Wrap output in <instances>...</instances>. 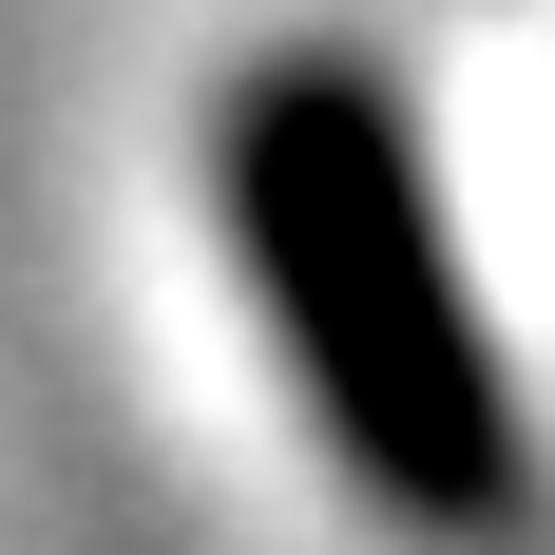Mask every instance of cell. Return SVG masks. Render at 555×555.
<instances>
[{"label":"cell","mask_w":555,"mask_h":555,"mask_svg":"<svg viewBox=\"0 0 555 555\" xmlns=\"http://www.w3.org/2000/svg\"><path fill=\"white\" fill-rule=\"evenodd\" d=\"M211 192L230 249H249V307H269L287 384L326 402L345 479L402 517V537H517L537 499V441H517L499 326L441 249V192H422V134L345 39H287L230 77L211 115Z\"/></svg>","instance_id":"6da1fadb"}]
</instances>
